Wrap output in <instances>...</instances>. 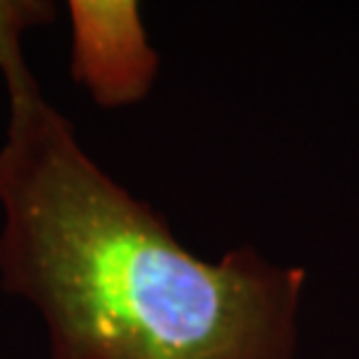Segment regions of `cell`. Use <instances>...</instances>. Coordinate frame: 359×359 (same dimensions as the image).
Instances as JSON below:
<instances>
[{
  "label": "cell",
  "mask_w": 359,
  "mask_h": 359,
  "mask_svg": "<svg viewBox=\"0 0 359 359\" xmlns=\"http://www.w3.org/2000/svg\"><path fill=\"white\" fill-rule=\"evenodd\" d=\"M0 208V287L42 315L49 359H297L306 271L196 257L45 96L10 107Z\"/></svg>",
  "instance_id": "6da1fadb"
},
{
  "label": "cell",
  "mask_w": 359,
  "mask_h": 359,
  "mask_svg": "<svg viewBox=\"0 0 359 359\" xmlns=\"http://www.w3.org/2000/svg\"><path fill=\"white\" fill-rule=\"evenodd\" d=\"M70 77L103 110L145 100L159 75L135 0H70Z\"/></svg>",
  "instance_id": "7a4b0ae2"
},
{
  "label": "cell",
  "mask_w": 359,
  "mask_h": 359,
  "mask_svg": "<svg viewBox=\"0 0 359 359\" xmlns=\"http://www.w3.org/2000/svg\"><path fill=\"white\" fill-rule=\"evenodd\" d=\"M56 7L49 0H0V75L5 80L10 107L42 96L24 56V35L52 24Z\"/></svg>",
  "instance_id": "3957f363"
}]
</instances>
